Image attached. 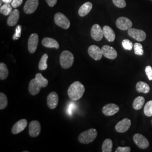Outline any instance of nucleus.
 I'll return each mask as SVG.
<instances>
[{"label": "nucleus", "instance_id": "41", "mask_svg": "<svg viewBox=\"0 0 152 152\" xmlns=\"http://www.w3.org/2000/svg\"></svg>", "mask_w": 152, "mask_h": 152}, {"label": "nucleus", "instance_id": "18", "mask_svg": "<svg viewBox=\"0 0 152 152\" xmlns=\"http://www.w3.org/2000/svg\"><path fill=\"white\" fill-rule=\"evenodd\" d=\"M20 17V12L17 10L15 9L12 11L11 14L9 15V16L7 20V24L10 27H13L15 26L18 22Z\"/></svg>", "mask_w": 152, "mask_h": 152}, {"label": "nucleus", "instance_id": "25", "mask_svg": "<svg viewBox=\"0 0 152 152\" xmlns=\"http://www.w3.org/2000/svg\"><path fill=\"white\" fill-rule=\"evenodd\" d=\"M9 75V70L5 63H0V79L1 80H5Z\"/></svg>", "mask_w": 152, "mask_h": 152}, {"label": "nucleus", "instance_id": "12", "mask_svg": "<svg viewBox=\"0 0 152 152\" xmlns=\"http://www.w3.org/2000/svg\"><path fill=\"white\" fill-rule=\"evenodd\" d=\"M119 107L115 104L110 103L104 106L102 112L103 114L107 116L113 115L119 112Z\"/></svg>", "mask_w": 152, "mask_h": 152}, {"label": "nucleus", "instance_id": "39", "mask_svg": "<svg viewBox=\"0 0 152 152\" xmlns=\"http://www.w3.org/2000/svg\"><path fill=\"white\" fill-rule=\"evenodd\" d=\"M48 4L49 5V6L50 7H53L54 6L57 2V0H46Z\"/></svg>", "mask_w": 152, "mask_h": 152}, {"label": "nucleus", "instance_id": "36", "mask_svg": "<svg viewBox=\"0 0 152 152\" xmlns=\"http://www.w3.org/2000/svg\"><path fill=\"white\" fill-rule=\"evenodd\" d=\"M145 73L147 75L148 79L150 81H152V67L150 65H148L145 68Z\"/></svg>", "mask_w": 152, "mask_h": 152}, {"label": "nucleus", "instance_id": "23", "mask_svg": "<svg viewBox=\"0 0 152 152\" xmlns=\"http://www.w3.org/2000/svg\"><path fill=\"white\" fill-rule=\"evenodd\" d=\"M136 89L138 92L148 94L150 91V86L144 82H138L136 84Z\"/></svg>", "mask_w": 152, "mask_h": 152}, {"label": "nucleus", "instance_id": "24", "mask_svg": "<svg viewBox=\"0 0 152 152\" xmlns=\"http://www.w3.org/2000/svg\"><path fill=\"white\" fill-rule=\"evenodd\" d=\"M145 103V99L142 96H138L134 100L132 107L135 110H140Z\"/></svg>", "mask_w": 152, "mask_h": 152}, {"label": "nucleus", "instance_id": "4", "mask_svg": "<svg viewBox=\"0 0 152 152\" xmlns=\"http://www.w3.org/2000/svg\"><path fill=\"white\" fill-rule=\"evenodd\" d=\"M54 21L58 26L64 29H67L70 27V21L61 12H58L55 15Z\"/></svg>", "mask_w": 152, "mask_h": 152}, {"label": "nucleus", "instance_id": "21", "mask_svg": "<svg viewBox=\"0 0 152 152\" xmlns=\"http://www.w3.org/2000/svg\"><path fill=\"white\" fill-rule=\"evenodd\" d=\"M104 36L109 42H113L115 38L114 31L108 26H105L103 28Z\"/></svg>", "mask_w": 152, "mask_h": 152}, {"label": "nucleus", "instance_id": "2", "mask_svg": "<svg viewBox=\"0 0 152 152\" xmlns=\"http://www.w3.org/2000/svg\"><path fill=\"white\" fill-rule=\"evenodd\" d=\"M98 135V132L95 129H90L82 132L78 137V140L82 144H87L92 142Z\"/></svg>", "mask_w": 152, "mask_h": 152}, {"label": "nucleus", "instance_id": "7", "mask_svg": "<svg viewBox=\"0 0 152 152\" xmlns=\"http://www.w3.org/2000/svg\"><path fill=\"white\" fill-rule=\"evenodd\" d=\"M39 38L37 33H33L28 39V49L30 53L33 54L36 52L38 46Z\"/></svg>", "mask_w": 152, "mask_h": 152}, {"label": "nucleus", "instance_id": "13", "mask_svg": "<svg viewBox=\"0 0 152 152\" xmlns=\"http://www.w3.org/2000/svg\"><path fill=\"white\" fill-rule=\"evenodd\" d=\"M102 50L104 56L109 59L113 60L117 57V53L116 50L110 46L104 45L102 47Z\"/></svg>", "mask_w": 152, "mask_h": 152}, {"label": "nucleus", "instance_id": "37", "mask_svg": "<svg viewBox=\"0 0 152 152\" xmlns=\"http://www.w3.org/2000/svg\"><path fill=\"white\" fill-rule=\"evenodd\" d=\"M23 3V0H12L11 5L12 7L16 8L21 5Z\"/></svg>", "mask_w": 152, "mask_h": 152}, {"label": "nucleus", "instance_id": "8", "mask_svg": "<svg viewBox=\"0 0 152 152\" xmlns=\"http://www.w3.org/2000/svg\"><path fill=\"white\" fill-rule=\"evenodd\" d=\"M133 140L136 145L141 149H147L149 145V141L145 136L140 134H136L133 136Z\"/></svg>", "mask_w": 152, "mask_h": 152}, {"label": "nucleus", "instance_id": "6", "mask_svg": "<svg viewBox=\"0 0 152 152\" xmlns=\"http://www.w3.org/2000/svg\"><path fill=\"white\" fill-rule=\"evenodd\" d=\"M116 26L121 30L127 31L131 28L132 23L129 18L122 16L118 18L116 20Z\"/></svg>", "mask_w": 152, "mask_h": 152}, {"label": "nucleus", "instance_id": "31", "mask_svg": "<svg viewBox=\"0 0 152 152\" xmlns=\"http://www.w3.org/2000/svg\"><path fill=\"white\" fill-rule=\"evenodd\" d=\"M144 113L147 117L152 116V100L148 102L145 105L144 108Z\"/></svg>", "mask_w": 152, "mask_h": 152}, {"label": "nucleus", "instance_id": "33", "mask_svg": "<svg viewBox=\"0 0 152 152\" xmlns=\"http://www.w3.org/2000/svg\"><path fill=\"white\" fill-rule=\"evenodd\" d=\"M122 45L123 48L126 50H131L133 48V44L132 42L130 41L129 39H124L122 41Z\"/></svg>", "mask_w": 152, "mask_h": 152}, {"label": "nucleus", "instance_id": "15", "mask_svg": "<svg viewBox=\"0 0 152 152\" xmlns=\"http://www.w3.org/2000/svg\"><path fill=\"white\" fill-rule=\"evenodd\" d=\"M131 125V120L129 118H124V120L120 121L115 126V130L118 132L124 133L129 129Z\"/></svg>", "mask_w": 152, "mask_h": 152}, {"label": "nucleus", "instance_id": "14", "mask_svg": "<svg viewBox=\"0 0 152 152\" xmlns=\"http://www.w3.org/2000/svg\"><path fill=\"white\" fill-rule=\"evenodd\" d=\"M38 4V0H27L24 6V11L27 14H31L36 10Z\"/></svg>", "mask_w": 152, "mask_h": 152}, {"label": "nucleus", "instance_id": "10", "mask_svg": "<svg viewBox=\"0 0 152 152\" xmlns=\"http://www.w3.org/2000/svg\"><path fill=\"white\" fill-rule=\"evenodd\" d=\"M91 36L95 41H101L104 37L103 29L99 24H94L91 29Z\"/></svg>", "mask_w": 152, "mask_h": 152}, {"label": "nucleus", "instance_id": "3", "mask_svg": "<svg viewBox=\"0 0 152 152\" xmlns=\"http://www.w3.org/2000/svg\"><path fill=\"white\" fill-rule=\"evenodd\" d=\"M60 64L61 66L64 69H68L73 64L75 58L73 54L65 50L61 53L60 56Z\"/></svg>", "mask_w": 152, "mask_h": 152}, {"label": "nucleus", "instance_id": "40", "mask_svg": "<svg viewBox=\"0 0 152 152\" xmlns=\"http://www.w3.org/2000/svg\"><path fill=\"white\" fill-rule=\"evenodd\" d=\"M3 2H4L5 4H10L12 2V0H1Z\"/></svg>", "mask_w": 152, "mask_h": 152}, {"label": "nucleus", "instance_id": "35", "mask_svg": "<svg viewBox=\"0 0 152 152\" xmlns=\"http://www.w3.org/2000/svg\"><path fill=\"white\" fill-rule=\"evenodd\" d=\"M114 5L119 8H124L126 6L125 0H112Z\"/></svg>", "mask_w": 152, "mask_h": 152}, {"label": "nucleus", "instance_id": "30", "mask_svg": "<svg viewBox=\"0 0 152 152\" xmlns=\"http://www.w3.org/2000/svg\"><path fill=\"white\" fill-rule=\"evenodd\" d=\"M7 98L5 94L3 92H0V109L2 110L7 106Z\"/></svg>", "mask_w": 152, "mask_h": 152}, {"label": "nucleus", "instance_id": "22", "mask_svg": "<svg viewBox=\"0 0 152 152\" xmlns=\"http://www.w3.org/2000/svg\"><path fill=\"white\" fill-rule=\"evenodd\" d=\"M92 8V3L90 2H87L83 4L80 7L78 10V14L81 17H83L87 15V14L90 12Z\"/></svg>", "mask_w": 152, "mask_h": 152}, {"label": "nucleus", "instance_id": "34", "mask_svg": "<svg viewBox=\"0 0 152 152\" xmlns=\"http://www.w3.org/2000/svg\"><path fill=\"white\" fill-rule=\"evenodd\" d=\"M21 31H22V26L20 25L17 26L16 29H15V33L12 37V39L14 40H17L20 37Z\"/></svg>", "mask_w": 152, "mask_h": 152}, {"label": "nucleus", "instance_id": "38", "mask_svg": "<svg viewBox=\"0 0 152 152\" xmlns=\"http://www.w3.org/2000/svg\"><path fill=\"white\" fill-rule=\"evenodd\" d=\"M131 151V148L130 147H118L115 150V152H130Z\"/></svg>", "mask_w": 152, "mask_h": 152}, {"label": "nucleus", "instance_id": "11", "mask_svg": "<svg viewBox=\"0 0 152 152\" xmlns=\"http://www.w3.org/2000/svg\"><path fill=\"white\" fill-rule=\"evenodd\" d=\"M88 53L95 60H100L103 55L102 49L96 45L90 46L88 49Z\"/></svg>", "mask_w": 152, "mask_h": 152}, {"label": "nucleus", "instance_id": "29", "mask_svg": "<svg viewBox=\"0 0 152 152\" xmlns=\"http://www.w3.org/2000/svg\"><path fill=\"white\" fill-rule=\"evenodd\" d=\"M12 6L10 4H5L4 5L1 6L0 8V12L1 14L7 16L9 15L12 12Z\"/></svg>", "mask_w": 152, "mask_h": 152}, {"label": "nucleus", "instance_id": "1", "mask_svg": "<svg viewBox=\"0 0 152 152\" xmlns=\"http://www.w3.org/2000/svg\"><path fill=\"white\" fill-rule=\"evenodd\" d=\"M85 88L81 82H74L68 90V95L72 100L77 101L83 95Z\"/></svg>", "mask_w": 152, "mask_h": 152}, {"label": "nucleus", "instance_id": "19", "mask_svg": "<svg viewBox=\"0 0 152 152\" xmlns=\"http://www.w3.org/2000/svg\"><path fill=\"white\" fill-rule=\"evenodd\" d=\"M41 88L42 87L39 85V84L38 83L34 78L29 82L28 90H29V91L30 92V94L34 96V95H36L37 94H38L40 91Z\"/></svg>", "mask_w": 152, "mask_h": 152}, {"label": "nucleus", "instance_id": "5", "mask_svg": "<svg viewBox=\"0 0 152 152\" xmlns=\"http://www.w3.org/2000/svg\"><path fill=\"white\" fill-rule=\"evenodd\" d=\"M128 34L131 37L140 42L144 41L147 37L146 33L144 31L135 28H130V29H129Z\"/></svg>", "mask_w": 152, "mask_h": 152}, {"label": "nucleus", "instance_id": "20", "mask_svg": "<svg viewBox=\"0 0 152 152\" xmlns=\"http://www.w3.org/2000/svg\"><path fill=\"white\" fill-rule=\"evenodd\" d=\"M42 44L45 48H55L58 49L60 46L58 42L54 38L46 37L44 38L42 41Z\"/></svg>", "mask_w": 152, "mask_h": 152}, {"label": "nucleus", "instance_id": "28", "mask_svg": "<svg viewBox=\"0 0 152 152\" xmlns=\"http://www.w3.org/2000/svg\"><path fill=\"white\" fill-rule=\"evenodd\" d=\"M48 59V55L47 54H44L39 61V65H38V69L40 71H44L48 68V64H47Z\"/></svg>", "mask_w": 152, "mask_h": 152}, {"label": "nucleus", "instance_id": "27", "mask_svg": "<svg viewBox=\"0 0 152 152\" xmlns=\"http://www.w3.org/2000/svg\"><path fill=\"white\" fill-rule=\"evenodd\" d=\"M113 142L111 139H107L104 141L102 145V152H111L112 151Z\"/></svg>", "mask_w": 152, "mask_h": 152}, {"label": "nucleus", "instance_id": "32", "mask_svg": "<svg viewBox=\"0 0 152 152\" xmlns=\"http://www.w3.org/2000/svg\"><path fill=\"white\" fill-rule=\"evenodd\" d=\"M134 49L135 54L137 55H142L144 54V50L141 44L139 43H135L134 45Z\"/></svg>", "mask_w": 152, "mask_h": 152}, {"label": "nucleus", "instance_id": "26", "mask_svg": "<svg viewBox=\"0 0 152 152\" xmlns=\"http://www.w3.org/2000/svg\"><path fill=\"white\" fill-rule=\"evenodd\" d=\"M35 79L39 84V85L43 88L46 87L48 85V83H49L48 80L46 78H45L40 73L36 74V75L35 76Z\"/></svg>", "mask_w": 152, "mask_h": 152}, {"label": "nucleus", "instance_id": "9", "mask_svg": "<svg viewBox=\"0 0 152 152\" xmlns=\"http://www.w3.org/2000/svg\"><path fill=\"white\" fill-rule=\"evenodd\" d=\"M41 130L40 123L37 121H32L29 125V134L32 137L38 136Z\"/></svg>", "mask_w": 152, "mask_h": 152}, {"label": "nucleus", "instance_id": "16", "mask_svg": "<svg viewBox=\"0 0 152 152\" xmlns=\"http://www.w3.org/2000/svg\"><path fill=\"white\" fill-rule=\"evenodd\" d=\"M59 102V96L56 92H50L47 98V104L51 109H54L58 106Z\"/></svg>", "mask_w": 152, "mask_h": 152}, {"label": "nucleus", "instance_id": "17", "mask_svg": "<svg viewBox=\"0 0 152 152\" xmlns=\"http://www.w3.org/2000/svg\"><path fill=\"white\" fill-rule=\"evenodd\" d=\"M27 125V120L26 119L19 120L12 126L11 132L13 134H19L26 128Z\"/></svg>", "mask_w": 152, "mask_h": 152}]
</instances>
